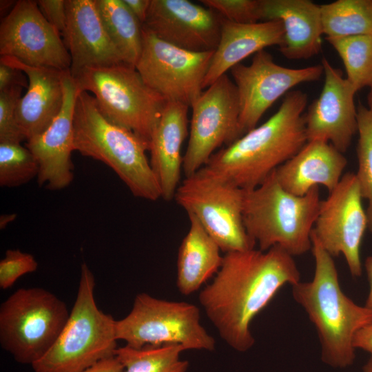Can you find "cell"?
<instances>
[{
  "label": "cell",
  "instance_id": "obj_3",
  "mask_svg": "<svg viewBox=\"0 0 372 372\" xmlns=\"http://www.w3.org/2000/svg\"><path fill=\"white\" fill-rule=\"evenodd\" d=\"M315 271L311 280L291 286L292 296L314 325L321 359L329 366L344 369L355 359L356 333L372 322V309L353 302L342 290L332 257L311 234Z\"/></svg>",
  "mask_w": 372,
  "mask_h": 372
},
{
  "label": "cell",
  "instance_id": "obj_18",
  "mask_svg": "<svg viewBox=\"0 0 372 372\" xmlns=\"http://www.w3.org/2000/svg\"><path fill=\"white\" fill-rule=\"evenodd\" d=\"M63 90V103L59 114L45 130L25 143L39 163V185L50 190L64 189L74 178L71 160L74 151L73 115L79 90L70 70L65 73Z\"/></svg>",
  "mask_w": 372,
  "mask_h": 372
},
{
  "label": "cell",
  "instance_id": "obj_30",
  "mask_svg": "<svg viewBox=\"0 0 372 372\" xmlns=\"http://www.w3.org/2000/svg\"><path fill=\"white\" fill-rule=\"evenodd\" d=\"M358 140L356 147L358 170L355 174L366 209L368 229L372 234V113L368 107H358Z\"/></svg>",
  "mask_w": 372,
  "mask_h": 372
},
{
  "label": "cell",
  "instance_id": "obj_23",
  "mask_svg": "<svg viewBox=\"0 0 372 372\" xmlns=\"http://www.w3.org/2000/svg\"><path fill=\"white\" fill-rule=\"evenodd\" d=\"M189 106L167 101L149 143L150 164L158 180L161 198L171 200L180 185L183 143L188 134Z\"/></svg>",
  "mask_w": 372,
  "mask_h": 372
},
{
  "label": "cell",
  "instance_id": "obj_25",
  "mask_svg": "<svg viewBox=\"0 0 372 372\" xmlns=\"http://www.w3.org/2000/svg\"><path fill=\"white\" fill-rule=\"evenodd\" d=\"M187 215L189 227L178 249L176 278L177 288L185 296L216 275L223 260L218 245L196 217Z\"/></svg>",
  "mask_w": 372,
  "mask_h": 372
},
{
  "label": "cell",
  "instance_id": "obj_26",
  "mask_svg": "<svg viewBox=\"0 0 372 372\" xmlns=\"http://www.w3.org/2000/svg\"><path fill=\"white\" fill-rule=\"evenodd\" d=\"M105 31L125 63L135 67L143 48V27L123 0H94Z\"/></svg>",
  "mask_w": 372,
  "mask_h": 372
},
{
  "label": "cell",
  "instance_id": "obj_29",
  "mask_svg": "<svg viewBox=\"0 0 372 372\" xmlns=\"http://www.w3.org/2000/svg\"><path fill=\"white\" fill-rule=\"evenodd\" d=\"M342 59L346 79L358 92L372 83V34L326 38Z\"/></svg>",
  "mask_w": 372,
  "mask_h": 372
},
{
  "label": "cell",
  "instance_id": "obj_42",
  "mask_svg": "<svg viewBox=\"0 0 372 372\" xmlns=\"http://www.w3.org/2000/svg\"><path fill=\"white\" fill-rule=\"evenodd\" d=\"M363 372H372V358L371 357L364 365Z\"/></svg>",
  "mask_w": 372,
  "mask_h": 372
},
{
  "label": "cell",
  "instance_id": "obj_7",
  "mask_svg": "<svg viewBox=\"0 0 372 372\" xmlns=\"http://www.w3.org/2000/svg\"><path fill=\"white\" fill-rule=\"evenodd\" d=\"M79 92H91L103 116L149 145L167 101L126 63L88 67L71 74Z\"/></svg>",
  "mask_w": 372,
  "mask_h": 372
},
{
  "label": "cell",
  "instance_id": "obj_24",
  "mask_svg": "<svg viewBox=\"0 0 372 372\" xmlns=\"http://www.w3.org/2000/svg\"><path fill=\"white\" fill-rule=\"evenodd\" d=\"M283 40L284 28L280 21L237 23L223 17L219 43L205 77L203 89L249 55L267 47H280Z\"/></svg>",
  "mask_w": 372,
  "mask_h": 372
},
{
  "label": "cell",
  "instance_id": "obj_33",
  "mask_svg": "<svg viewBox=\"0 0 372 372\" xmlns=\"http://www.w3.org/2000/svg\"><path fill=\"white\" fill-rule=\"evenodd\" d=\"M21 87L0 91V143L25 140L18 125L16 109L21 97Z\"/></svg>",
  "mask_w": 372,
  "mask_h": 372
},
{
  "label": "cell",
  "instance_id": "obj_36",
  "mask_svg": "<svg viewBox=\"0 0 372 372\" xmlns=\"http://www.w3.org/2000/svg\"><path fill=\"white\" fill-rule=\"evenodd\" d=\"M20 70L0 61V91L15 87H27L28 80Z\"/></svg>",
  "mask_w": 372,
  "mask_h": 372
},
{
  "label": "cell",
  "instance_id": "obj_17",
  "mask_svg": "<svg viewBox=\"0 0 372 372\" xmlns=\"http://www.w3.org/2000/svg\"><path fill=\"white\" fill-rule=\"evenodd\" d=\"M223 17L188 0H151L142 26L158 39L188 51H214Z\"/></svg>",
  "mask_w": 372,
  "mask_h": 372
},
{
  "label": "cell",
  "instance_id": "obj_5",
  "mask_svg": "<svg viewBox=\"0 0 372 372\" xmlns=\"http://www.w3.org/2000/svg\"><path fill=\"white\" fill-rule=\"evenodd\" d=\"M275 171L256 187L245 190L244 226L261 251L278 246L292 256L302 255L312 247L322 202L319 187L294 195L281 186Z\"/></svg>",
  "mask_w": 372,
  "mask_h": 372
},
{
  "label": "cell",
  "instance_id": "obj_19",
  "mask_svg": "<svg viewBox=\"0 0 372 372\" xmlns=\"http://www.w3.org/2000/svg\"><path fill=\"white\" fill-rule=\"evenodd\" d=\"M66 8L63 42L71 57V74L125 63L105 31L94 0H66Z\"/></svg>",
  "mask_w": 372,
  "mask_h": 372
},
{
  "label": "cell",
  "instance_id": "obj_43",
  "mask_svg": "<svg viewBox=\"0 0 372 372\" xmlns=\"http://www.w3.org/2000/svg\"><path fill=\"white\" fill-rule=\"evenodd\" d=\"M370 91L368 94V108L372 113V83L369 86Z\"/></svg>",
  "mask_w": 372,
  "mask_h": 372
},
{
  "label": "cell",
  "instance_id": "obj_40",
  "mask_svg": "<svg viewBox=\"0 0 372 372\" xmlns=\"http://www.w3.org/2000/svg\"><path fill=\"white\" fill-rule=\"evenodd\" d=\"M364 268L369 285V290L365 306L372 309V256H368L366 258L364 262Z\"/></svg>",
  "mask_w": 372,
  "mask_h": 372
},
{
  "label": "cell",
  "instance_id": "obj_10",
  "mask_svg": "<svg viewBox=\"0 0 372 372\" xmlns=\"http://www.w3.org/2000/svg\"><path fill=\"white\" fill-rule=\"evenodd\" d=\"M245 190L197 172L185 177L174 199L193 215L225 253L255 248L243 223Z\"/></svg>",
  "mask_w": 372,
  "mask_h": 372
},
{
  "label": "cell",
  "instance_id": "obj_27",
  "mask_svg": "<svg viewBox=\"0 0 372 372\" xmlns=\"http://www.w3.org/2000/svg\"><path fill=\"white\" fill-rule=\"evenodd\" d=\"M320 6L326 38L372 34V0H338Z\"/></svg>",
  "mask_w": 372,
  "mask_h": 372
},
{
  "label": "cell",
  "instance_id": "obj_34",
  "mask_svg": "<svg viewBox=\"0 0 372 372\" xmlns=\"http://www.w3.org/2000/svg\"><path fill=\"white\" fill-rule=\"evenodd\" d=\"M38 262L30 254L19 249H8L0 261V287H12L22 276L37 271Z\"/></svg>",
  "mask_w": 372,
  "mask_h": 372
},
{
  "label": "cell",
  "instance_id": "obj_21",
  "mask_svg": "<svg viewBox=\"0 0 372 372\" xmlns=\"http://www.w3.org/2000/svg\"><path fill=\"white\" fill-rule=\"evenodd\" d=\"M347 165V159L344 154L331 143L313 140L307 141L275 172L285 190L301 196L320 185L331 192L340 183Z\"/></svg>",
  "mask_w": 372,
  "mask_h": 372
},
{
  "label": "cell",
  "instance_id": "obj_37",
  "mask_svg": "<svg viewBox=\"0 0 372 372\" xmlns=\"http://www.w3.org/2000/svg\"><path fill=\"white\" fill-rule=\"evenodd\" d=\"M353 347L364 350L371 354L372 358V322L360 329L355 335Z\"/></svg>",
  "mask_w": 372,
  "mask_h": 372
},
{
  "label": "cell",
  "instance_id": "obj_1",
  "mask_svg": "<svg viewBox=\"0 0 372 372\" xmlns=\"http://www.w3.org/2000/svg\"><path fill=\"white\" fill-rule=\"evenodd\" d=\"M300 281L293 256L278 246L231 251L198 299L220 338L233 349L246 352L255 343L250 328L254 318L282 287Z\"/></svg>",
  "mask_w": 372,
  "mask_h": 372
},
{
  "label": "cell",
  "instance_id": "obj_15",
  "mask_svg": "<svg viewBox=\"0 0 372 372\" xmlns=\"http://www.w3.org/2000/svg\"><path fill=\"white\" fill-rule=\"evenodd\" d=\"M1 56L34 67L70 70L63 40L41 12L37 1H17L0 24Z\"/></svg>",
  "mask_w": 372,
  "mask_h": 372
},
{
  "label": "cell",
  "instance_id": "obj_41",
  "mask_svg": "<svg viewBox=\"0 0 372 372\" xmlns=\"http://www.w3.org/2000/svg\"><path fill=\"white\" fill-rule=\"evenodd\" d=\"M15 218V214H4L1 216L0 219V226L1 229H3L6 226L9 224L10 222L14 220Z\"/></svg>",
  "mask_w": 372,
  "mask_h": 372
},
{
  "label": "cell",
  "instance_id": "obj_12",
  "mask_svg": "<svg viewBox=\"0 0 372 372\" xmlns=\"http://www.w3.org/2000/svg\"><path fill=\"white\" fill-rule=\"evenodd\" d=\"M214 52L181 49L143 28V48L135 68L145 83L167 101L190 107L203 92Z\"/></svg>",
  "mask_w": 372,
  "mask_h": 372
},
{
  "label": "cell",
  "instance_id": "obj_22",
  "mask_svg": "<svg viewBox=\"0 0 372 372\" xmlns=\"http://www.w3.org/2000/svg\"><path fill=\"white\" fill-rule=\"evenodd\" d=\"M261 19L280 21L284 40L279 50L288 59H308L320 53V6L309 0H260Z\"/></svg>",
  "mask_w": 372,
  "mask_h": 372
},
{
  "label": "cell",
  "instance_id": "obj_35",
  "mask_svg": "<svg viewBox=\"0 0 372 372\" xmlns=\"http://www.w3.org/2000/svg\"><path fill=\"white\" fill-rule=\"evenodd\" d=\"M37 3L45 19L63 37L67 24L66 0H39Z\"/></svg>",
  "mask_w": 372,
  "mask_h": 372
},
{
  "label": "cell",
  "instance_id": "obj_31",
  "mask_svg": "<svg viewBox=\"0 0 372 372\" xmlns=\"http://www.w3.org/2000/svg\"><path fill=\"white\" fill-rule=\"evenodd\" d=\"M39 173V163L26 146L0 143V185L14 187L26 184Z\"/></svg>",
  "mask_w": 372,
  "mask_h": 372
},
{
  "label": "cell",
  "instance_id": "obj_39",
  "mask_svg": "<svg viewBox=\"0 0 372 372\" xmlns=\"http://www.w3.org/2000/svg\"><path fill=\"white\" fill-rule=\"evenodd\" d=\"M123 1L143 25L147 17L151 0H123Z\"/></svg>",
  "mask_w": 372,
  "mask_h": 372
},
{
  "label": "cell",
  "instance_id": "obj_2",
  "mask_svg": "<svg viewBox=\"0 0 372 372\" xmlns=\"http://www.w3.org/2000/svg\"><path fill=\"white\" fill-rule=\"evenodd\" d=\"M307 102L302 91L289 92L269 119L215 152L198 172L244 190L256 187L307 143Z\"/></svg>",
  "mask_w": 372,
  "mask_h": 372
},
{
  "label": "cell",
  "instance_id": "obj_16",
  "mask_svg": "<svg viewBox=\"0 0 372 372\" xmlns=\"http://www.w3.org/2000/svg\"><path fill=\"white\" fill-rule=\"evenodd\" d=\"M321 65L324 76L322 89L304 114L307 141L328 142L344 154L358 133V108L354 102L357 91L326 58Z\"/></svg>",
  "mask_w": 372,
  "mask_h": 372
},
{
  "label": "cell",
  "instance_id": "obj_11",
  "mask_svg": "<svg viewBox=\"0 0 372 372\" xmlns=\"http://www.w3.org/2000/svg\"><path fill=\"white\" fill-rule=\"evenodd\" d=\"M191 107L189 137L183 161L185 177L205 166L218 147L241 136L237 89L227 74L203 91Z\"/></svg>",
  "mask_w": 372,
  "mask_h": 372
},
{
  "label": "cell",
  "instance_id": "obj_28",
  "mask_svg": "<svg viewBox=\"0 0 372 372\" xmlns=\"http://www.w3.org/2000/svg\"><path fill=\"white\" fill-rule=\"evenodd\" d=\"M184 351L180 344L146 346L141 349L125 345L117 349L115 356L125 372H186L189 362L180 358Z\"/></svg>",
  "mask_w": 372,
  "mask_h": 372
},
{
  "label": "cell",
  "instance_id": "obj_6",
  "mask_svg": "<svg viewBox=\"0 0 372 372\" xmlns=\"http://www.w3.org/2000/svg\"><path fill=\"white\" fill-rule=\"evenodd\" d=\"M95 278L86 263L81 266L78 292L68 321L48 352L32 365L34 372H81L115 356L113 317L97 307Z\"/></svg>",
  "mask_w": 372,
  "mask_h": 372
},
{
  "label": "cell",
  "instance_id": "obj_8",
  "mask_svg": "<svg viewBox=\"0 0 372 372\" xmlns=\"http://www.w3.org/2000/svg\"><path fill=\"white\" fill-rule=\"evenodd\" d=\"M70 313L65 303L40 287L19 289L0 306V344L19 363L31 366L51 349Z\"/></svg>",
  "mask_w": 372,
  "mask_h": 372
},
{
  "label": "cell",
  "instance_id": "obj_32",
  "mask_svg": "<svg viewBox=\"0 0 372 372\" xmlns=\"http://www.w3.org/2000/svg\"><path fill=\"white\" fill-rule=\"evenodd\" d=\"M206 7L237 23H255L261 19L260 0H202Z\"/></svg>",
  "mask_w": 372,
  "mask_h": 372
},
{
  "label": "cell",
  "instance_id": "obj_20",
  "mask_svg": "<svg viewBox=\"0 0 372 372\" xmlns=\"http://www.w3.org/2000/svg\"><path fill=\"white\" fill-rule=\"evenodd\" d=\"M0 61L21 70L26 75L28 90L18 102L17 121L25 140L40 134L62 108L63 77L68 70L30 66L7 56H1Z\"/></svg>",
  "mask_w": 372,
  "mask_h": 372
},
{
  "label": "cell",
  "instance_id": "obj_4",
  "mask_svg": "<svg viewBox=\"0 0 372 372\" xmlns=\"http://www.w3.org/2000/svg\"><path fill=\"white\" fill-rule=\"evenodd\" d=\"M74 150L110 167L138 198H161L159 183L146 156L149 145L133 132L106 118L94 97L77 94L73 115Z\"/></svg>",
  "mask_w": 372,
  "mask_h": 372
},
{
  "label": "cell",
  "instance_id": "obj_9",
  "mask_svg": "<svg viewBox=\"0 0 372 372\" xmlns=\"http://www.w3.org/2000/svg\"><path fill=\"white\" fill-rule=\"evenodd\" d=\"M116 334L118 340L134 349L180 344L185 350L212 351L216 347L215 339L200 323L198 307L146 293L137 294L130 312L116 320Z\"/></svg>",
  "mask_w": 372,
  "mask_h": 372
},
{
  "label": "cell",
  "instance_id": "obj_13",
  "mask_svg": "<svg viewBox=\"0 0 372 372\" xmlns=\"http://www.w3.org/2000/svg\"><path fill=\"white\" fill-rule=\"evenodd\" d=\"M238 92L241 136L255 128L266 111L296 85L316 81L323 74L322 65L290 68L277 64L262 50L249 65L238 63L230 70Z\"/></svg>",
  "mask_w": 372,
  "mask_h": 372
},
{
  "label": "cell",
  "instance_id": "obj_38",
  "mask_svg": "<svg viewBox=\"0 0 372 372\" xmlns=\"http://www.w3.org/2000/svg\"><path fill=\"white\" fill-rule=\"evenodd\" d=\"M81 372H125L124 367L116 356L101 360Z\"/></svg>",
  "mask_w": 372,
  "mask_h": 372
},
{
  "label": "cell",
  "instance_id": "obj_14",
  "mask_svg": "<svg viewBox=\"0 0 372 372\" xmlns=\"http://www.w3.org/2000/svg\"><path fill=\"white\" fill-rule=\"evenodd\" d=\"M355 173L344 174L340 183L322 200L312 234L332 256L342 255L353 277L362 273L361 243L368 220Z\"/></svg>",
  "mask_w": 372,
  "mask_h": 372
}]
</instances>
